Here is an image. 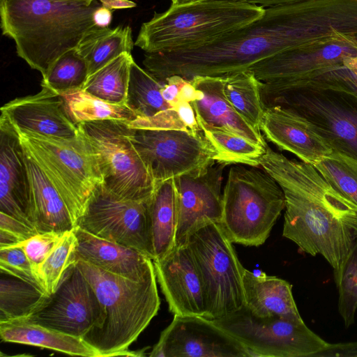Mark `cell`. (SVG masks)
Returning <instances> with one entry per match:
<instances>
[{"label":"cell","mask_w":357,"mask_h":357,"mask_svg":"<svg viewBox=\"0 0 357 357\" xmlns=\"http://www.w3.org/2000/svg\"><path fill=\"white\" fill-rule=\"evenodd\" d=\"M190 1H192V0H171L172 4H174V5L182 4V3H188Z\"/></svg>","instance_id":"obj_48"},{"label":"cell","mask_w":357,"mask_h":357,"mask_svg":"<svg viewBox=\"0 0 357 357\" xmlns=\"http://www.w3.org/2000/svg\"><path fill=\"white\" fill-rule=\"evenodd\" d=\"M15 130L23 146L61 195L76 227L93 192L103 183L89 141L80 130L75 137L59 138Z\"/></svg>","instance_id":"obj_7"},{"label":"cell","mask_w":357,"mask_h":357,"mask_svg":"<svg viewBox=\"0 0 357 357\" xmlns=\"http://www.w3.org/2000/svg\"><path fill=\"white\" fill-rule=\"evenodd\" d=\"M260 130L281 150L313 166L333 152L307 119L280 107L265 109Z\"/></svg>","instance_id":"obj_20"},{"label":"cell","mask_w":357,"mask_h":357,"mask_svg":"<svg viewBox=\"0 0 357 357\" xmlns=\"http://www.w3.org/2000/svg\"><path fill=\"white\" fill-rule=\"evenodd\" d=\"M316 357H357V342L328 343Z\"/></svg>","instance_id":"obj_42"},{"label":"cell","mask_w":357,"mask_h":357,"mask_svg":"<svg viewBox=\"0 0 357 357\" xmlns=\"http://www.w3.org/2000/svg\"><path fill=\"white\" fill-rule=\"evenodd\" d=\"M131 53L124 52L89 75L82 88L86 92L114 104L126 105Z\"/></svg>","instance_id":"obj_29"},{"label":"cell","mask_w":357,"mask_h":357,"mask_svg":"<svg viewBox=\"0 0 357 357\" xmlns=\"http://www.w3.org/2000/svg\"><path fill=\"white\" fill-rule=\"evenodd\" d=\"M356 55L357 37L337 33L281 52L248 70L262 82H293L342 66L345 59Z\"/></svg>","instance_id":"obj_14"},{"label":"cell","mask_w":357,"mask_h":357,"mask_svg":"<svg viewBox=\"0 0 357 357\" xmlns=\"http://www.w3.org/2000/svg\"><path fill=\"white\" fill-rule=\"evenodd\" d=\"M147 205L155 260L176 246L178 208L174 178L155 185Z\"/></svg>","instance_id":"obj_26"},{"label":"cell","mask_w":357,"mask_h":357,"mask_svg":"<svg viewBox=\"0 0 357 357\" xmlns=\"http://www.w3.org/2000/svg\"><path fill=\"white\" fill-rule=\"evenodd\" d=\"M245 306L259 317L278 316L291 321H303L292 294V285L287 281L264 272L243 273Z\"/></svg>","instance_id":"obj_24"},{"label":"cell","mask_w":357,"mask_h":357,"mask_svg":"<svg viewBox=\"0 0 357 357\" xmlns=\"http://www.w3.org/2000/svg\"><path fill=\"white\" fill-rule=\"evenodd\" d=\"M249 3L252 4H256L263 7H271L275 6H280L285 4H291L299 2H303L309 0H229Z\"/></svg>","instance_id":"obj_44"},{"label":"cell","mask_w":357,"mask_h":357,"mask_svg":"<svg viewBox=\"0 0 357 357\" xmlns=\"http://www.w3.org/2000/svg\"><path fill=\"white\" fill-rule=\"evenodd\" d=\"M59 1H69V2H86V3H92L96 0H54Z\"/></svg>","instance_id":"obj_47"},{"label":"cell","mask_w":357,"mask_h":357,"mask_svg":"<svg viewBox=\"0 0 357 357\" xmlns=\"http://www.w3.org/2000/svg\"><path fill=\"white\" fill-rule=\"evenodd\" d=\"M89 75L87 63L77 52L71 50L61 56L43 77L41 86L58 93L82 89Z\"/></svg>","instance_id":"obj_35"},{"label":"cell","mask_w":357,"mask_h":357,"mask_svg":"<svg viewBox=\"0 0 357 357\" xmlns=\"http://www.w3.org/2000/svg\"><path fill=\"white\" fill-rule=\"evenodd\" d=\"M100 5L54 0H0L2 34L12 38L18 56L46 75L54 62L76 49L98 26Z\"/></svg>","instance_id":"obj_2"},{"label":"cell","mask_w":357,"mask_h":357,"mask_svg":"<svg viewBox=\"0 0 357 357\" xmlns=\"http://www.w3.org/2000/svg\"><path fill=\"white\" fill-rule=\"evenodd\" d=\"M157 281L174 315H206V298L199 271L187 244L153 260Z\"/></svg>","instance_id":"obj_17"},{"label":"cell","mask_w":357,"mask_h":357,"mask_svg":"<svg viewBox=\"0 0 357 357\" xmlns=\"http://www.w3.org/2000/svg\"><path fill=\"white\" fill-rule=\"evenodd\" d=\"M112 10L100 6L96 12V20L99 26H108L112 18Z\"/></svg>","instance_id":"obj_46"},{"label":"cell","mask_w":357,"mask_h":357,"mask_svg":"<svg viewBox=\"0 0 357 357\" xmlns=\"http://www.w3.org/2000/svg\"><path fill=\"white\" fill-rule=\"evenodd\" d=\"M76 260H82L112 274L139 281L154 268L153 260L142 252L102 238L75 227Z\"/></svg>","instance_id":"obj_21"},{"label":"cell","mask_w":357,"mask_h":357,"mask_svg":"<svg viewBox=\"0 0 357 357\" xmlns=\"http://www.w3.org/2000/svg\"><path fill=\"white\" fill-rule=\"evenodd\" d=\"M198 123L215 151L216 162L226 165L244 164L259 167L260 158L266 147L234 132L211 128L199 121Z\"/></svg>","instance_id":"obj_32"},{"label":"cell","mask_w":357,"mask_h":357,"mask_svg":"<svg viewBox=\"0 0 357 357\" xmlns=\"http://www.w3.org/2000/svg\"><path fill=\"white\" fill-rule=\"evenodd\" d=\"M75 263L93 287L105 313L102 328L83 340L96 351L98 357L144 356L143 351H133L129 347L160 309L155 268L135 281L82 260Z\"/></svg>","instance_id":"obj_3"},{"label":"cell","mask_w":357,"mask_h":357,"mask_svg":"<svg viewBox=\"0 0 357 357\" xmlns=\"http://www.w3.org/2000/svg\"><path fill=\"white\" fill-rule=\"evenodd\" d=\"M222 77L227 100L241 117L261 131L260 124L265 110L260 95L261 81L250 70Z\"/></svg>","instance_id":"obj_28"},{"label":"cell","mask_w":357,"mask_h":357,"mask_svg":"<svg viewBox=\"0 0 357 357\" xmlns=\"http://www.w3.org/2000/svg\"><path fill=\"white\" fill-rule=\"evenodd\" d=\"M24 149L34 227L38 233L73 230L75 226L61 195L31 153Z\"/></svg>","instance_id":"obj_23"},{"label":"cell","mask_w":357,"mask_h":357,"mask_svg":"<svg viewBox=\"0 0 357 357\" xmlns=\"http://www.w3.org/2000/svg\"><path fill=\"white\" fill-rule=\"evenodd\" d=\"M63 233L56 231L38 233L22 243L24 250L35 273L37 268L62 237Z\"/></svg>","instance_id":"obj_40"},{"label":"cell","mask_w":357,"mask_h":357,"mask_svg":"<svg viewBox=\"0 0 357 357\" xmlns=\"http://www.w3.org/2000/svg\"><path fill=\"white\" fill-rule=\"evenodd\" d=\"M128 123L103 120L78 126L96 154L102 185L121 198L147 201L155 183L129 137Z\"/></svg>","instance_id":"obj_9"},{"label":"cell","mask_w":357,"mask_h":357,"mask_svg":"<svg viewBox=\"0 0 357 357\" xmlns=\"http://www.w3.org/2000/svg\"><path fill=\"white\" fill-rule=\"evenodd\" d=\"M148 200L121 198L102 184L93 192L76 227L136 250L153 260Z\"/></svg>","instance_id":"obj_12"},{"label":"cell","mask_w":357,"mask_h":357,"mask_svg":"<svg viewBox=\"0 0 357 357\" xmlns=\"http://www.w3.org/2000/svg\"><path fill=\"white\" fill-rule=\"evenodd\" d=\"M334 275L338 291L337 308L346 328L354 323L357 310V239Z\"/></svg>","instance_id":"obj_37"},{"label":"cell","mask_w":357,"mask_h":357,"mask_svg":"<svg viewBox=\"0 0 357 357\" xmlns=\"http://www.w3.org/2000/svg\"><path fill=\"white\" fill-rule=\"evenodd\" d=\"M1 114L20 131L59 138H73L79 134V126L69 115L62 96L45 86L36 94L6 103Z\"/></svg>","instance_id":"obj_18"},{"label":"cell","mask_w":357,"mask_h":357,"mask_svg":"<svg viewBox=\"0 0 357 357\" xmlns=\"http://www.w3.org/2000/svg\"><path fill=\"white\" fill-rule=\"evenodd\" d=\"M264 109L280 107L307 119L333 152L357 160V96L316 86L260 83Z\"/></svg>","instance_id":"obj_5"},{"label":"cell","mask_w":357,"mask_h":357,"mask_svg":"<svg viewBox=\"0 0 357 357\" xmlns=\"http://www.w3.org/2000/svg\"><path fill=\"white\" fill-rule=\"evenodd\" d=\"M129 137L155 185L216 162L215 151L203 131L130 128Z\"/></svg>","instance_id":"obj_11"},{"label":"cell","mask_w":357,"mask_h":357,"mask_svg":"<svg viewBox=\"0 0 357 357\" xmlns=\"http://www.w3.org/2000/svg\"><path fill=\"white\" fill-rule=\"evenodd\" d=\"M225 166L215 162L202 172L174 178L178 208L176 246L185 245L190 236L202 227L220 222Z\"/></svg>","instance_id":"obj_16"},{"label":"cell","mask_w":357,"mask_h":357,"mask_svg":"<svg viewBox=\"0 0 357 357\" xmlns=\"http://www.w3.org/2000/svg\"><path fill=\"white\" fill-rule=\"evenodd\" d=\"M192 1H195V0H192Z\"/></svg>","instance_id":"obj_49"},{"label":"cell","mask_w":357,"mask_h":357,"mask_svg":"<svg viewBox=\"0 0 357 357\" xmlns=\"http://www.w3.org/2000/svg\"><path fill=\"white\" fill-rule=\"evenodd\" d=\"M186 79L178 75H173L168 77L162 89V96L165 100L172 107L176 106L179 101V95L181 88Z\"/></svg>","instance_id":"obj_43"},{"label":"cell","mask_w":357,"mask_h":357,"mask_svg":"<svg viewBox=\"0 0 357 357\" xmlns=\"http://www.w3.org/2000/svg\"><path fill=\"white\" fill-rule=\"evenodd\" d=\"M284 208L283 190L263 169L242 165L229 169L219 225L233 243L264 244Z\"/></svg>","instance_id":"obj_6"},{"label":"cell","mask_w":357,"mask_h":357,"mask_svg":"<svg viewBox=\"0 0 357 357\" xmlns=\"http://www.w3.org/2000/svg\"><path fill=\"white\" fill-rule=\"evenodd\" d=\"M77 245V239L74 229L64 232L37 268L36 274L48 296L56 290L68 268L75 263Z\"/></svg>","instance_id":"obj_34"},{"label":"cell","mask_w":357,"mask_h":357,"mask_svg":"<svg viewBox=\"0 0 357 357\" xmlns=\"http://www.w3.org/2000/svg\"><path fill=\"white\" fill-rule=\"evenodd\" d=\"M265 8L229 0H195L155 13L143 23L135 45L145 52L204 46L259 19Z\"/></svg>","instance_id":"obj_4"},{"label":"cell","mask_w":357,"mask_h":357,"mask_svg":"<svg viewBox=\"0 0 357 357\" xmlns=\"http://www.w3.org/2000/svg\"><path fill=\"white\" fill-rule=\"evenodd\" d=\"M232 242L220 225L207 224L188 239L203 282L206 298V318L220 319L245 306L241 265Z\"/></svg>","instance_id":"obj_8"},{"label":"cell","mask_w":357,"mask_h":357,"mask_svg":"<svg viewBox=\"0 0 357 357\" xmlns=\"http://www.w3.org/2000/svg\"><path fill=\"white\" fill-rule=\"evenodd\" d=\"M213 321L243 344L252 357H316L328 343L304 321L257 317L245 306Z\"/></svg>","instance_id":"obj_10"},{"label":"cell","mask_w":357,"mask_h":357,"mask_svg":"<svg viewBox=\"0 0 357 357\" xmlns=\"http://www.w3.org/2000/svg\"><path fill=\"white\" fill-rule=\"evenodd\" d=\"M0 229L13 234L23 241L38 234L35 228L3 212H0Z\"/></svg>","instance_id":"obj_41"},{"label":"cell","mask_w":357,"mask_h":357,"mask_svg":"<svg viewBox=\"0 0 357 357\" xmlns=\"http://www.w3.org/2000/svg\"><path fill=\"white\" fill-rule=\"evenodd\" d=\"M259 167L285 197L282 236L313 257L321 255L335 274L357 239V205L335 190L312 165L266 146Z\"/></svg>","instance_id":"obj_1"},{"label":"cell","mask_w":357,"mask_h":357,"mask_svg":"<svg viewBox=\"0 0 357 357\" xmlns=\"http://www.w3.org/2000/svg\"><path fill=\"white\" fill-rule=\"evenodd\" d=\"M340 193L357 205V160L333 152L314 165Z\"/></svg>","instance_id":"obj_36"},{"label":"cell","mask_w":357,"mask_h":357,"mask_svg":"<svg viewBox=\"0 0 357 357\" xmlns=\"http://www.w3.org/2000/svg\"><path fill=\"white\" fill-rule=\"evenodd\" d=\"M283 84H298L331 88L357 96V55L344 60L343 65L329 69L311 78Z\"/></svg>","instance_id":"obj_38"},{"label":"cell","mask_w":357,"mask_h":357,"mask_svg":"<svg viewBox=\"0 0 357 357\" xmlns=\"http://www.w3.org/2000/svg\"><path fill=\"white\" fill-rule=\"evenodd\" d=\"M190 82L198 91L192 105L197 121L211 128L240 135L263 147L268 145L261 133L241 117L227 100L222 77L197 76Z\"/></svg>","instance_id":"obj_22"},{"label":"cell","mask_w":357,"mask_h":357,"mask_svg":"<svg viewBox=\"0 0 357 357\" xmlns=\"http://www.w3.org/2000/svg\"><path fill=\"white\" fill-rule=\"evenodd\" d=\"M60 94L64 99L69 115L77 124L103 120L130 122L138 117L126 105L109 102L82 89L70 90Z\"/></svg>","instance_id":"obj_30"},{"label":"cell","mask_w":357,"mask_h":357,"mask_svg":"<svg viewBox=\"0 0 357 357\" xmlns=\"http://www.w3.org/2000/svg\"><path fill=\"white\" fill-rule=\"evenodd\" d=\"M10 277L0 280V321L31 317L50 296L30 283Z\"/></svg>","instance_id":"obj_31"},{"label":"cell","mask_w":357,"mask_h":357,"mask_svg":"<svg viewBox=\"0 0 357 357\" xmlns=\"http://www.w3.org/2000/svg\"><path fill=\"white\" fill-rule=\"evenodd\" d=\"M0 212L35 228L31 219L30 187L24 160V149L15 128L1 114Z\"/></svg>","instance_id":"obj_19"},{"label":"cell","mask_w":357,"mask_h":357,"mask_svg":"<svg viewBox=\"0 0 357 357\" xmlns=\"http://www.w3.org/2000/svg\"><path fill=\"white\" fill-rule=\"evenodd\" d=\"M101 6L112 10L116 9L131 8L137 4L130 0H98Z\"/></svg>","instance_id":"obj_45"},{"label":"cell","mask_w":357,"mask_h":357,"mask_svg":"<svg viewBox=\"0 0 357 357\" xmlns=\"http://www.w3.org/2000/svg\"><path fill=\"white\" fill-rule=\"evenodd\" d=\"M1 273L12 276L44 291L22 246V243L0 248Z\"/></svg>","instance_id":"obj_39"},{"label":"cell","mask_w":357,"mask_h":357,"mask_svg":"<svg viewBox=\"0 0 357 357\" xmlns=\"http://www.w3.org/2000/svg\"><path fill=\"white\" fill-rule=\"evenodd\" d=\"M27 318L83 339L102 328L105 313L93 287L75 263L42 308Z\"/></svg>","instance_id":"obj_13"},{"label":"cell","mask_w":357,"mask_h":357,"mask_svg":"<svg viewBox=\"0 0 357 357\" xmlns=\"http://www.w3.org/2000/svg\"><path fill=\"white\" fill-rule=\"evenodd\" d=\"M163 85L133 61L130 66L126 105L138 117H151L172 107L162 96Z\"/></svg>","instance_id":"obj_33"},{"label":"cell","mask_w":357,"mask_h":357,"mask_svg":"<svg viewBox=\"0 0 357 357\" xmlns=\"http://www.w3.org/2000/svg\"><path fill=\"white\" fill-rule=\"evenodd\" d=\"M2 341L55 350L71 356L98 357L82 338L47 328L28 318L0 321Z\"/></svg>","instance_id":"obj_25"},{"label":"cell","mask_w":357,"mask_h":357,"mask_svg":"<svg viewBox=\"0 0 357 357\" xmlns=\"http://www.w3.org/2000/svg\"><path fill=\"white\" fill-rule=\"evenodd\" d=\"M135 45L129 26H96L89 31L77 45V52L86 61L89 75Z\"/></svg>","instance_id":"obj_27"},{"label":"cell","mask_w":357,"mask_h":357,"mask_svg":"<svg viewBox=\"0 0 357 357\" xmlns=\"http://www.w3.org/2000/svg\"><path fill=\"white\" fill-rule=\"evenodd\" d=\"M151 357H251L249 350L213 320L174 315L161 333Z\"/></svg>","instance_id":"obj_15"}]
</instances>
